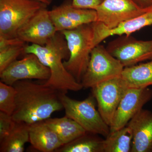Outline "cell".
Segmentation results:
<instances>
[{"instance_id":"1","label":"cell","mask_w":152,"mask_h":152,"mask_svg":"<svg viewBox=\"0 0 152 152\" xmlns=\"http://www.w3.org/2000/svg\"><path fill=\"white\" fill-rule=\"evenodd\" d=\"M16 91L15 107L12 117L16 123L30 125L51 118L64 109L59 92L45 83L23 80L13 85Z\"/></svg>"},{"instance_id":"2","label":"cell","mask_w":152,"mask_h":152,"mask_svg":"<svg viewBox=\"0 0 152 152\" xmlns=\"http://www.w3.org/2000/svg\"><path fill=\"white\" fill-rule=\"evenodd\" d=\"M24 53H32L49 68L50 77L45 83L59 92L78 91L83 88L80 83L65 67L63 60L69 57V52L64 36L61 32L56 35L45 45L31 44L25 47Z\"/></svg>"},{"instance_id":"3","label":"cell","mask_w":152,"mask_h":152,"mask_svg":"<svg viewBox=\"0 0 152 152\" xmlns=\"http://www.w3.org/2000/svg\"><path fill=\"white\" fill-rule=\"evenodd\" d=\"M92 24L82 25L74 29L61 32L65 38L69 52V59L64 61V66L80 83L94 48Z\"/></svg>"},{"instance_id":"4","label":"cell","mask_w":152,"mask_h":152,"mask_svg":"<svg viewBox=\"0 0 152 152\" xmlns=\"http://www.w3.org/2000/svg\"><path fill=\"white\" fill-rule=\"evenodd\" d=\"M60 100L65 115L74 120L87 132L105 137L110 133V128L96 107V99L91 96L83 101L72 99L66 93H60Z\"/></svg>"},{"instance_id":"5","label":"cell","mask_w":152,"mask_h":152,"mask_svg":"<svg viewBox=\"0 0 152 152\" xmlns=\"http://www.w3.org/2000/svg\"><path fill=\"white\" fill-rule=\"evenodd\" d=\"M47 7L34 0H0V37H17L19 30L38 11Z\"/></svg>"},{"instance_id":"6","label":"cell","mask_w":152,"mask_h":152,"mask_svg":"<svg viewBox=\"0 0 152 152\" xmlns=\"http://www.w3.org/2000/svg\"><path fill=\"white\" fill-rule=\"evenodd\" d=\"M123 65L100 44L95 47L81 84L85 88H93L103 82L121 76Z\"/></svg>"},{"instance_id":"7","label":"cell","mask_w":152,"mask_h":152,"mask_svg":"<svg viewBox=\"0 0 152 152\" xmlns=\"http://www.w3.org/2000/svg\"><path fill=\"white\" fill-rule=\"evenodd\" d=\"M106 48L124 67L152 59V39L141 40L123 35L110 42Z\"/></svg>"},{"instance_id":"8","label":"cell","mask_w":152,"mask_h":152,"mask_svg":"<svg viewBox=\"0 0 152 152\" xmlns=\"http://www.w3.org/2000/svg\"><path fill=\"white\" fill-rule=\"evenodd\" d=\"M128 88L121 76L103 82L91 88L92 95L97 104L98 110L109 126Z\"/></svg>"},{"instance_id":"9","label":"cell","mask_w":152,"mask_h":152,"mask_svg":"<svg viewBox=\"0 0 152 152\" xmlns=\"http://www.w3.org/2000/svg\"><path fill=\"white\" fill-rule=\"evenodd\" d=\"M23 59L16 60L0 72L1 81L13 86L16 82L33 79L48 80L50 77L49 68L32 53L26 54Z\"/></svg>"},{"instance_id":"10","label":"cell","mask_w":152,"mask_h":152,"mask_svg":"<svg viewBox=\"0 0 152 152\" xmlns=\"http://www.w3.org/2000/svg\"><path fill=\"white\" fill-rule=\"evenodd\" d=\"M148 9L140 7L134 0H104L95 10L96 21L112 29L141 15Z\"/></svg>"},{"instance_id":"11","label":"cell","mask_w":152,"mask_h":152,"mask_svg":"<svg viewBox=\"0 0 152 152\" xmlns=\"http://www.w3.org/2000/svg\"><path fill=\"white\" fill-rule=\"evenodd\" d=\"M152 90L149 88H128L114 115L110 132L124 127L151 100Z\"/></svg>"},{"instance_id":"12","label":"cell","mask_w":152,"mask_h":152,"mask_svg":"<svg viewBox=\"0 0 152 152\" xmlns=\"http://www.w3.org/2000/svg\"><path fill=\"white\" fill-rule=\"evenodd\" d=\"M49 12L57 32L74 29L97 21L95 10L75 7L73 6L72 0H66Z\"/></svg>"},{"instance_id":"13","label":"cell","mask_w":152,"mask_h":152,"mask_svg":"<svg viewBox=\"0 0 152 152\" xmlns=\"http://www.w3.org/2000/svg\"><path fill=\"white\" fill-rule=\"evenodd\" d=\"M57 32L46 8L36 13L19 30L17 37L25 43L44 46Z\"/></svg>"},{"instance_id":"14","label":"cell","mask_w":152,"mask_h":152,"mask_svg":"<svg viewBox=\"0 0 152 152\" xmlns=\"http://www.w3.org/2000/svg\"><path fill=\"white\" fill-rule=\"evenodd\" d=\"M94 48L104 40L112 36L131 35L133 33L152 25V7L143 13L126 21L114 28L109 29L99 22L92 23Z\"/></svg>"},{"instance_id":"15","label":"cell","mask_w":152,"mask_h":152,"mask_svg":"<svg viewBox=\"0 0 152 152\" xmlns=\"http://www.w3.org/2000/svg\"><path fill=\"white\" fill-rule=\"evenodd\" d=\"M127 126L132 132L131 152H152V112L142 109Z\"/></svg>"},{"instance_id":"16","label":"cell","mask_w":152,"mask_h":152,"mask_svg":"<svg viewBox=\"0 0 152 152\" xmlns=\"http://www.w3.org/2000/svg\"><path fill=\"white\" fill-rule=\"evenodd\" d=\"M29 142L33 148L42 152H53L63 145L56 132L45 121L29 125Z\"/></svg>"},{"instance_id":"17","label":"cell","mask_w":152,"mask_h":152,"mask_svg":"<svg viewBox=\"0 0 152 152\" xmlns=\"http://www.w3.org/2000/svg\"><path fill=\"white\" fill-rule=\"evenodd\" d=\"M121 77L128 88H142L152 86V59L124 67Z\"/></svg>"},{"instance_id":"18","label":"cell","mask_w":152,"mask_h":152,"mask_svg":"<svg viewBox=\"0 0 152 152\" xmlns=\"http://www.w3.org/2000/svg\"><path fill=\"white\" fill-rule=\"evenodd\" d=\"M45 121L56 132L63 145L72 141L87 132L74 120L65 116L61 118H49Z\"/></svg>"},{"instance_id":"19","label":"cell","mask_w":152,"mask_h":152,"mask_svg":"<svg viewBox=\"0 0 152 152\" xmlns=\"http://www.w3.org/2000/svg\"><path fill=\"white\" fill-rule=\"evenodd\" d=\"M104 140L98 134L87 132L63 145L56 152H104Z\"/></svg>"},{"instance_id":"20","label":"cell","mask_w":152,"mask_h":152,"mask_svg":"<svg viewBox=\"0 0 152 152\" xmlns=\"http://www.w3.org/2000/svg\"><path fill=\"white\" fill-rule=\"evenodd\" d=\"M29 125L17 123L7 137L0 142L1 152H23L25 144L29 142Z\"/></svg>"},{"instance_id":"21","label":"cell","mask_w":152,"mask_h":152,"mask_svg":"<svg viewBox=\"0 0 152 152\" xmlns=\"http://www.w3.org/2000/svg\"><path fill=\"white\" fill-rule=\"evenodd\" d=\"M132 139V132L128 126L110 132L104 140V152H131Z\"/></svg>"},{"instance_id":"22","label":"cell","mask_w":152,"mask_h":152,"mask_svg":"<svg viewBox=\"0 0 152 152\" xmlns=\"http://www.w3.org/2000/svg\"><path fill=\"white\" fill-rule=\"evenodd\" d=\"M16 95L13 86L0 82V111L12 115L15 107Z\"/></svg>"},{"instance_id":"23","label":"cell","mask_w":152,"mask_h":152,"mask_svg":"<svg viewBox=\"0 0 152 152\" xmlns=\"http://www.w3.org/2000/svg\"><path fill=\"white\" fill-rule=\"evenodd\" d=\"M26 45L9 46L0 49V72L17 60L24 53Z\"/></svg>"},{"instance_id":"24","label":"cell","mask_w":152,"mask_h":152,"mask_svg":"<svg viewBox=\"0 0 152 152\" xmlns=\"http://www.w3.org/2000/svg\"><path fill=\"white\" fill-rule=\"evenodd\" d=\"M16 123L12 115L0 111V142L10 134Z\"/></svg>"},{"instance_id":"25","label":"cell","mask_w":152,"mask_h":152,"mask_svg":"<svg viewBox=\"0 0 152 152\" xmlns=\"http://www.w3.org/2000/svg\"><path fill=\"white\" fill-rule=\"evenodd\" d=\"M104 0H72L73 6L78 8L96 10Z\"/></svg>"},{"instance_id":"26","label":"cell","mask_w":152,"mask_h":152,"mask_svg":"<svg viewBox=\"0 0 152 152\" xmlns=\"http://www.w3.org/2000/svg\"><path fill=\"white\" fill-rule=\"evenodd\" d=\"M25 42L18 37L13 38H4L0 37V49L9 46L15 45H24Z\"/></svg>"},{"instance_id":"27","label":"cell","mask_w":152,"mask_h":152,"mask_svg":"<svg viewBox=\"0 0 152 152\" xmlns=\"http://www.w3.org/2000/svg\"><path fill=\"white\" fill-rule=\"evenodd\" d=\"M134 1L142 9H148L152 7V0H134Z\"/></svg>"},{"instance_id":"28","label":"cell","mask_w":152,"mask_h":152,"mask_svg":"<svg viewBox=\"0 0 152 152\" xmlns=\"http://www.w3.org/2000/svg\"><path fill=\"white\" fill-rule=\"evenodd\" d=\"M34 1H38L43 3L44 4H47L48 6L50 4H51L52 2L53 1V0H34Z\"/></svg>"}]
</instances>
